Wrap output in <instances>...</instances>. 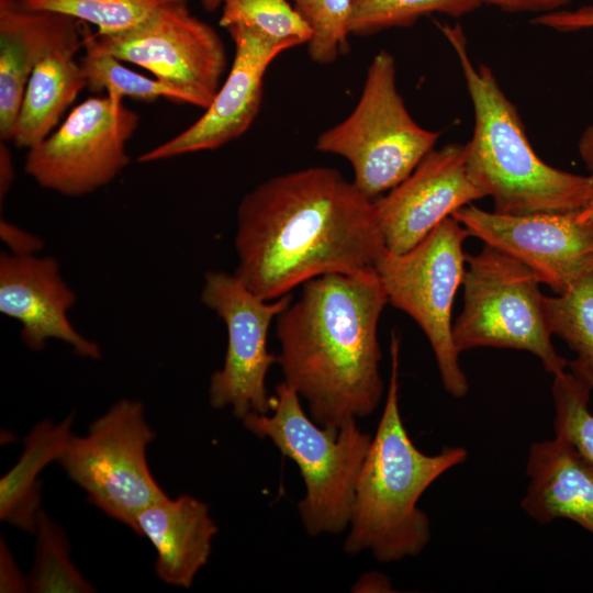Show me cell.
Returning a JSON list of instances; mask_svg holds the SVG:
<instances>
[{
  "instance_id": "1",
  "label": "cell",
  "mask_w": 593,
  "mask_h": 593,
  "mask_svg": "<svg viewBox=\"0 0 593 593\" xmlns=\"http://www.w3.org/2000/svg\"><path fill=\"white\" fill-rule=\"evenodd\" d=\"M234 247V275L265 301L324 275L376 271L387 250L373 201L322 166L275 176L247 192Z\"/></svg>"
},
{
  "instance_id": "2",
  "label": "cell",
  "mask_w": 593,
  "mask_h": 593,
  "mask_svg": "<svg viewBox=\"0 0 593 593\" xmlns=\"http://www.w3.org/2000/svg\"><path fill=\"white\" fill-rule=\"evenodd\" d=\"M388 298L376 271L329 273L302 284L276 317L277 363L320 426L339 430L378 407V324Z\"/></svg>"
},
{
  "instance_id": "3",
  "label": "cell",
  "mask_w": 593,
  "mask_h": 593,
  "mask_svg": "<svg viewBox=\"0 0 593 593\" xmlns=\"http://www.w3.org/2000/svg\"><path fill=\"white\" fill-rule=\"evenodd\" d=\"M400 338L391 332V374L384 409L362 463L351 507L348 555L369 550L382 563L419 555L430 540V522L417 502L427 488L468 457L463 447L422 452L410 438L399 406Z\"/></svg>"
},
{
  "instance_id": "4",
  "label": "cell",
  "mask_w": 593,
  "mask_h": 593,
  "mask_svg": "<svg viewBox=\"0 0 593 593\" xmlns=\"http://www.w3.org/2000/svg\"><path fill=\"white\" fill-rule=\"evenodd\" d=\"M456 53L470 97L474 123L466 143L469 176L494 212L508 215L572 214L581 212L591 195L588 176L558 169L534 150L518 111L493 71L475 65L459 25H439Z\"/></svg>"
},
{
  "instance_id": "5",
  "label": "cell",
  "mask_w": 593,
  "mask_h": 593,
  "mask_svg": "<svg viewBox=\"0 0 593 593\" xmlns=\"http://www.w3.org/2000/svg\"><path fill=\"white\" fill-rule=\"evenodd\" d=\"M271 414H250L242 423L257 437L270 439L299 468L305 495L298 512L310 536L338 534L350 521L355 490L371 436L356 419L335 432L316 424L284 381L275 387Z\"/></svg>"
},
{
  "instance_id": "6",
  "label": "cell",
  "mask_w": 593,
  "mask_h": 593,
  "mask_svg": "<svg viewBox=\"0 0 593 593\" xmlns=\"http://www.w3.org/2000/svg\"><path fill=\"white\" fill-rule=\"evenodd\" d=\"M438 138L407 111L396 86L395 59L381 49L367 69L355 109L318 135L315 149L348 160L353 183L374 201L407 178Z\"/></svg>"
},
{
  "instance_id": "7",
  "label": "cell",
  "mask_w": 593,
  "mask_h": 593,
  "mask_svg": "<svg viewBox=\"0 0 593 593\" xmlns=\"http://www.w3.org/2000/svg\"><path fill=\"white\" fill-rule=\"evenodd\" d=\"M466 261L463 307L452 324L457 351L478 347L525 350L552 376L566 370L569 361L552 345L536 275L488 244L478 254L467 255Z\"/></svg>"
},
{
  "instance_id": "8",
  "label": "cell",
  "mask_w": 593,
  "mask_h": 593,
  "mask_svg": "<svg viewBox=\"0 0 593 593\" xmlns=\"http://www.w3.org/2000/svg\"><path fill=\"white\" fill-rule=\"evenodd\" d=\"M468 236L467 228L448 216L410 250H385L376 266L388 303L422 328L435 355L443 385L455 398H463L469 391L451 322L454 300L466 271L462 244Z\"/></svg>"
},
{
  "instance_id": "9",
  "label": "cell",
  "mask_w": 593,
  "mask_h": 593,
  "mask_svg": "<svg viewBox=\"0 0 593 593\" xmlns=\"http://www.w3.org/2000/svg\"><path fill=\"white\" fill-rule=\"evenodd\" d=\"M155 438L144 405L121 399L85 436L71 434L57 462L92 505L135 532L137 515L166 495L147 462Z\"/></svg>"
},
{
  "instance_id": "10",
  "label": "cell",
  "mask_w": 593,
  "mask_h": 593,
  "mask_svg": "<svg viewBox=\"0 0 593 593\" xmlns=\"http://www.w3.org/2000/svg\"><path fill=\"white\" fill-rule=\"evenodd\" d=\"M139 115L105 94L78 104L48 136L29 148L24 170L44 189L81 197L111 182L130 163Z\"/></svg>"
},
{
  "instance_id": "11",
  "label": "cell",
  "mask_w": 593,
  "mask_h": 593,
  "mask_svg": "<svg viewBox=\"0 0 593 593\" xmlns=\"http://www.w3.org/2000/svg\"><path fill=\"white\" fill-rule=\"evenodd\" d=\"M87 36L99 51L148 70L203 109L215 97L227 66L220 34L190 11L188 0L160 8L130 30Z\"/></svg>"
},
{
  "instance_id": "12",
  "label": "cell",
  "mask_w": 593,
  "mask_h": 593,
  "mask_svg": "<svg viewBox=\"0 0 593 593\" xmlns=\"http://www.w3.org/2000/svg\"><path fill=\"white\" fill-rule=\"evenodd\" d=\"M292 300L289 293L265 301L235 275L205 272L201 301L222 318L227 331L223 366L210 379L209 400L214 409L231 407L240 421L271 411L272 396L268 395L266 377L278 357L268 350V332Z\"/></svg>"
},
{
  "instance_id": "13",
  "label": "cell",
  "mask_w": 593,
  "mask_h": 593,
  "mask_svg": "<svg viewBox=\"0 0 593 593\" xmlns=\"http://www.w3.org/2000/svg\"><path fill=\"white\" fill-rule=\"evenodd\" d=\"M450 216L470 236L521 261L557 294L593 266V222L578 213L508 215L470 203Z\"/></svg>"
},
{
  "instance_id": "14",
  "label": "cell",
  "mask_w": 593,
  "mask_h": 593,
  "mask_svg": "<svg viewBox=\"0 0 593 593\" xmlns=\"http://www.w3.org/2000/svg\"><path fill=\"white\" fill-rule=\"evenodd\" d=\"M226 30L234 43L235 55L212 102L193 124L143 153L137 159L139 163L217 149L242 136L255 121L262 101L267 69L281 53L295 46L244 26L233 25Z\"/></svg>"
},
{
  "instance_id": "15",
  "label": "cell",
  "mask_w": 593,
  "mask_h": 593,
  "mask_svg": "<svg viewBox=\"0 0 593 593\" xmlns=\"http://www.w3.org/2000/svg\"><path fill=\"white\" fill-rule=\"evenodd\" d=\"M481 198L467 169L466 145L433 149L407 178L373 201L387 250H410L457 209Z\"/></svg>"
},
{
  "instance_id": "16",
  "label": "cell",
  "mask_w": 593,
  "mask_h": 593,
  "mask_svg": "<svg viewBox=\"0 0 593 593\" xmlns=\"http://www.w3.org/2000/svg\"><path fill=\"white\" fill-rule=\"evenodd\" d=\"M76 300L55 258L1 253L0 312L21 324L29 349L40 351L48 339H58L78 356L100 359L98 344L82 336L68 317Z\"/></svg>"
},
{
  "instance_id": "17",
  "label": "cell",
  "mask_w": 593,
  "mask_h": 593,
  "mask_svg": "<svg viewBox=\"0 0 593 593\" xmlns=\"http://www.w3.org/2000/svg\"><path fill=\"white\" fill-rule=\"evenodd\" d=\"M79 21L0 0V137L11 141L30 76L49 52L82 42Z\"/></svg>"
},
{
  "instance_id": "18",
  "label": "cell",
  "mask_w": 593,
  "mask_h": 593,
  "mask_svg": "<svg viewBox=\"0 0 593 593\" xmlns=\"http://www.w3.org/2000/svg\"><path fill=\"white\" fill-rule=\"evenodd\" d=\"M135 533L156 551V575L169 585L189 589L209 561L217 526L201 500L165 495L137 515Z\"/></svg>"
},
{
  "instance_id": "19",
  "label": "cell",
  "mask_w": 593,
  "mask_h": 593,
  "mask_svg": "<svg viewBox=\"0 0 593 593\" xmlns=\"http://www.w3.org/2000/svg\"><path fill=\"white\" fill-rule=\"evenodd\" d=\"M521 505L539 524L567 518L593 534V463L555 437L530 445Z\"/></svg>"
},
{
  "instance_id": "20",
  "label": "cell",
  "mask_w": 593,
  "mask_h": 593,
  "mask_svg": "<svg viewBox=\"0 0 593 593\" xmlns=\"http://www.w3.org/2000/svg\"><path fill=\"white\" fill-rule=\"evenodd\" d=\"M79 47L82 42L58 46L34 67L11 138L18 147L29 149L48 136L87 87L80 60L76 59Z\"/></svg>"
},
{
  "instance_id": "21",
  "label": "cell",
  "mask_w": 593,
  "mask_h": 593,
  "mask_svg": "<svg viewBox=\"0 0 593 593\" xmlns=\"http://www.w3.org/2000/svg\"><path fill=\"white\" fill-rule=\"evenodd\" d=\"M75 415L59 423L38 422L23 439V451L0 480V519L34 535L42 501V470L57 461L69 437Z\"/></svg>"
},
{
  "instance_id": "22",
  "label": "cell",
  "mask_w": 593,
  "mask_h": 593,
  "mask_svg": "<svg viewBox=\"0 0 593 593\" xmlns=\"http://www.w3.org/2000/svg\"><path fill=\"white\" fill-rule=\"evenodd\" d=\"M544 301L552 335L577 354L570 368L593 374V266L563 293Z\"/></svg>"
},
{
  "instance_id": "23",
  "label": "cell",
  "mask_w": 593,
  "mask_h": 593,
  "mask_svg": "<svg viewBox=\"0 0 593 593\" xmlns=\"http://www.w3.org/2000/svg\"><path fill=\"white\" fill-rule=\"evenodd\" d=\"M85 53L80 64L87 80V88L93 92H107L114 98L125 97L141 102H155L167 99L174 102L191 104L190 97L182 90L157 78H149L124 66L114 56L94 47L83 35Z\"/></svg>"
},
{
  "instance_id": "24",
  "label": "cell",
  "mask_w": 593,
  "mask_h": 593,
  "mask_svg": "<svg viewBox=\"0 0 593 593\" xmlns=\"http://www.w3.org/2000/svg\"><path fill=\"white\" fill-rule=\"evenodd\" d=\"M34 536L35 559L27 577L34 593H91L94 586L83 578L70 560L66 534L45 511L41 510Z\"/></svg>"
},
{
  "instance_id": "25",
  "label": "cell",
  "mask_w": 593,
  "mask_h": 593,
  "mask_svg": "<svg viewBox=\"0 0 593 593\" xmlns=\"http://www.w3.org/2000/svg\"><path fill=\"white\" fill-rule=\"evenodd\" d=\"M555 437L593 463V374L571 369L553 376Z\"/></svg>"
},
{
  "instance_id": "26",
  "label": "cell",
  "mask_w": 593,
  "mask_h": 593,
  "mask_svg": "<svg viewBox=\"0 0 593 593\" xmlns=\"http://www.w3.org/2000/svg\"><path fill=\"white\" fill-rule=\"evenodd\" d=\"M480 5L479 0H353L348 32L367 36L391 27L411 26L430 13L458 18Z\"/></svg>"
},
{
  "instance_id": "27",
  "label": "cell",
  "mask_w": 593,
  "mask_h": 593,
  "mask_svg": "<svg viewBox=\"0 0 593 593\" xmlns=\"http://www.w3.org/2000/svg\"><path fill=\"white\" fill-rule=\"evenodd\" d=\"M27 10H45L68 15L97 27L107 35L130 30L160 8L182 0H16Z\"/></svg>"
},
{
  "instance_id": "28",
  "label": "cell",
  "mask_w": 593,
  "mask_h": 593,
  "mask_svg": "<svg viewBox=\"0 0 593 593\" xmlns=\"http://www.w3.org/2000/svg\"><path fill=\"white\" fill-rule=\"evenodd\" d=\"M220 25L250 29L278 42L307 44L312 30L290 0H224Z\"/></svg>"
},
{
  "instance_id": "29",
  "label": "cell",
  "mask_w": 593,
  "mask_h": 593,
  "mask_svg": "<svg viewBox=\"0 0 593 593\" xmlns=\"http://www.w3.org/2000/svg\"><path fill=\"white\" fill-rule=\"evenodd\" d=\"M312 30L309 55L327 65L347 52L348 18L353 0H290Z\"/></svg>"
},
{
  "instance_id": "30",
  "label": "cell",
  "mask_w": 593,
  "mask_h": 593,
  "mask_svg": "<svg viewBox=\"0 0 593 593\" xmlns=\"http://www.w3.org/2000/svg\"><path fill=\"white\" fill-rule=\"evenodd\" d=\"M532 22L558 32H577L593 29V7L560 10L539 14Z\"/></svg>"
},
{
  "instance_id": "31",
  "label": "cell",
  "mask_w": 593,
  "mask_h": 593,
  "mask_svg": "<svg viewBox=\"0 0 593 593\" xmlns=\"http://www.w3.org/2000/svg\"><path fill=\"white\" fill-rule=\"evenodd\" d=\"M0 237L13 255H35L40 251L43 240L23 228L10 223L5 219L0 220Z\"/></svg>"
},
{
  "instance_id": "32",
  "label": "cell",
  "mask_w": 593,
  "mask_h": 593,
  "mask_svg": "<svg viewBox=\"0 0 593 593\" xmlns=\"http://www.w3.org/2000/svg\"><path fill=\"white\" fill-rule=\"evenodd\" d=\"M27 577H23L16 567L7 544L1 538L0 545V592H26Z\"/></svg>"
},
{
  "instance_id": "33",
  "label": "cell",
  "mask_w": 593,
  "mask_h": 593,
  "mask_svg": "<svg viewBox=\"0 0 593 593\" xmlns=\"http://www.w3.org/2000/svg\"><path fill=\"white\" fill-rule=\"evenodd\" d=\"M574 0H479L507 12H552Z\"/></svg>"
},
{
  "instance_id": "34",
  "label": "cell",
  "mask_w": 593,
  "mask_h": 593,
  "mask_svg": "<svg viewBox=\"0 0 593 593\" xmlns=\"http://www.w3.org/2000/svg\"><path fill=\"white\" fill-rule=\"evenodd\" d=\"M578 152L590 172L589 177L592 186L589 202L578 215L581 220L593 222V123L582 132L578 142Z\"/></svg>"
},
{
  "instance_id": "35",
  "label": "cell",
  "mask_w": 593,
  "mask_h": 593,
  "mask_svg": "<svg viewBox=\"0 0 593 593\" xmlns=\"http://www.w3.org/2000/svg\"><path fill=\"white\" fill-rule=\"evenodd\" d=\"M14 180V166L8 146L0 144V200L1 202L9 192Z\"/></svg>"
},
{
  "instance_id": "36",
  "label": "cell",
  "mask_w": 593,
  "mask_h": 593,
  "mask_svg": "<svg viewBox=\"0 0 593 593\" xmlns=\"http://www.w3.org/2000/svg\"><path fill=\"white\" fill-rule=\"evenodd\" d=\"M355 591H389V580L379 573H367L354 586Z\"/></svg>"
},
{
  "instance_id": "37",
  "label": "cell",
  "mask_w": 593,
  "mask_h": 593,
  "mask_svg": "<svg viewBox=\"0 0 593 593\" xmlns=\"http://www.w3.org/2000/svg\"><path fill=\"white\" fill-rule=\"evenodd\" d=\"M203 9L208 12H213L222 7L224 0H200Z\"/></svg>"
}]
</instances>
